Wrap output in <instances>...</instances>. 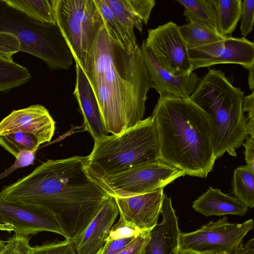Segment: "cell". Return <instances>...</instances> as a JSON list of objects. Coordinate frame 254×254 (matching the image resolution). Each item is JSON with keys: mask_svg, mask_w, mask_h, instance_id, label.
Listing matches in <instances>:
<instances>
[{"mask_svg": "<svg viewBox=\"0 0 254 254\" xmlns=\"http://www.w3.org/2000/svg\"><path fill=\"white\" fill-rule=\"evenodd\" d=\"M192 207L206 217L225 215L242 216L248 210V207L236 197L224 194L220 189L211 186L192 202Z\"/></svg>", "mask_w": 254, "mask_h": 254, "instance_id": "20", "label": "cell"}, {"mask_svg": "<svg viewBox=\"0 0 254 254\" xmlns=\"http://www.w3.org/2000/svg\"><path fill=\"white\" fill-rule=\"evenodd\" d=\"M160 214L162 220L150 231L144 254H177L181 232L171 199L165 193Z\"/></svg>", "mask_w": 254, "mask_h": 254, "instance_id": "17", "label": "cell"}, {"mask_svg": "<svg viewBox=\"0 0 254 254\" xmlns=\"http://www.w3.org/2000/svg\"><path fill=\"white\" fill-rule=\"evenodd\" d=\"M0 145L15 158L14 164L0 174V180L18 168L28 166L34 163L37 151L27 149L9 139L5 135L0 136Z\"/></svg>", "mask_w": 254, "mask_h": 254, "instance_id": "28", "label": "cell"}, {"mask_svg": "<svg viewBox=\"0 0 254 254\" xmlns=\"http://www.w3.org/2000/svg\"><path fill=\"white\" fill-rule=\"evenodd\" d=\"M56 24L81 67L97 35L104 25L94 0H58Z\"/></svg>", "mask_w": 254, "mask_h": 254, "instance_id": "7", "label": "cell"}, {"mask_svg": "<svg viewBox=\"0 0 254 254\" xmlns=\"http://www.w3.org/2000/svg\"><path fill=\"white\" fill-rule=\"evenodd\" d=\"M0 230L28 237L46 231L64 236L54 215L43 207L0 199Z\"/></svg>", "mask_w": 254, "mask_h": 254, "instance_id": "11", "label": "cell"}, {"mask_svg": "<svg viewBox=\"0 0 254 254\" xmlns=\"http://www.w3.org/2000/svg\"><path fill=\"white\" fill-rule=\"evenodd\" d=\"M104 21V25L114 42L128 53L138 46L136 38L132 37L117 18L105 0H94Z\"/></svg>", "mask_w": 254, "mask_h": 254, "instance_id": "21", "label": "cell"}, {"mask_svg": "<svg viewBox=\"0 0 254 254\" xmlns=\"http://www.w3.org/2000/svg\"><path fill=\"white\" fill-rule=\"evenodd\" d=\"M176 1L185 7L183 14L188 23H196L219 33L215 10L208 0H177Z\"/></svg>", "mask_w": 254, "mask_h": 254, "instance_id": "24", "label": "cell"}, {"mask_svg": "<svg viewBox=\"0 0 254 254\" xmlns=\"http://www.w3.org/2000/svg\"><path fill=\"white\" fill-rule=\"evenodd\" d=\"M81 68L108 132L120 134L143 120L152 85L139 46L132 53L126 52L114 42L104 25Z\"/></svg>", "mask_w": 254, "mask_h": 254, "instance_id": "2", "label": "cell"}, {"mask_svg": "<svg viewBox=\"0 0 254 254\" xmlns=\"http://www.w3.org/2000/svg\"><path fill=\"white\" fill-rule=\"evenodd\" d=\"M119 211L111 195L85 229L71 240L76 254H97L103 247Z\"/></svg>", "mask_w": 254, "mask_h": 254, "instance_id": "15", "label": "cell"}, {"mask_svg": "<svg viewBox=\"0 0 254 254\" xmlns=\"http://www.w3.org/2000/svg\"><path fill=\"white\" fill-rule=\"evenodd\" d=\"M139 48L152 88H154L160 95L166 94L190 98L200 79L195 73L192 72L186 75H174L157 63L144 41Z\"/></svg>", "mask_w": 254, "mask_h": 254, "instance_id": "16", "label": "cell"}, {"mask_svg": "<svg viewBox=\"0 0 254 254\" xmlns=\"http://www.w3.org/2000/svg\"><path fill=\"white\" fill-rule=\"evenodd\" d=\"M177 254H218L211 252H199L191 250H184L179 248Z\"/></svg>", "mask_w": 254, "mask_h": 254, "instance_id": "39", "label": "cell"}, {"mask_svg": "<svg viewBox=\"0 0 254 254\" xmlns=\"http://www.w3.org/2000/svg\"><path fill=\"white\" fill-rule=\"evenodd\" d=\"M179 30L188 50L214 43L226 37L205 26L193 22L179 26Z\"/></svg>", "mask_w": 254, "mask_h": 254, "instance_id": "26", "label": "cell"}, {"mask_svg": "<svg viewBox=\"0 0 254 254\" xmlns=\"http://www.w3.org/2000/svg\"><path fill=\"white\" fill-rule=\"evenodd\" d=\"M10 7L40 22L56 24L58 0H3Z\"/></svg>", "mask_w": 254, "mask_h": 254, "instance_id": "22", "label": "cell"}, {"mask_svg": "<svg viewBox=\"0 0 254 254\" xmlns=\"http://www.w3.org/2000/svg\"><path fill=\"white\" fill-rule=\"evenodd\" d=\"M185 175L183 171L158 159L120 174L92 180L112 196H129L164 188Z\"/></svg>", "mask_w": 254, "mask_h": 254, "instance_id": "8", "label": "cell"}, {"mask_svg": "<svg viewBox=\"0 0 254 254\" xmlns=\"http://www.w3.org/2000/svg\"><path fill=\"white\" fill-rule=\"evenodd\" d=\"M254 0H244L241 5L240 31L242 37L246 38L252 32L254 24Z\"/></svg>", "mask_w": 254, "mask_h": 254, "instance_id": "30", "label": "cell"}, {"mask_svg": "<svg viewBox=\"0 0 254 254\" xmlns=\"http://www.w3.org/2000/svg\"><path fill=\"white\" fill-rule=\"evenodd\" d=\"M137 237L117 239L105 243L102 254H117L130 244Z\"/></svg>", "mask_w": 254, "mask_h": 254, "instance_id": "36", "label": "cell"}, {"mask_svg": "<svg viewBox=\"0 0 254 254\" xmlns=\"http://www.w3.org/2000/svg\"><path fill=\"white\" fill-rule=\"evenodd\" d=\"M7 243L6 241H3L1 239H0V254L1 253V252L4 249L6 244Z\"/></svg>", "mask_w": 254, "mask_h": 254, "instance_id": "41", "label": "cell"}, {"mask_svg": "<svg viewBox=\"0 0 254 254\" xmlns=\"http://www.w3.org/2000/svg\"><path fill=\"white\" fill-rule=\"evenodd\" d=\"M243 145L245 147L244 154L246 166L254 171V137H248Z\"/></svg>", "mask_w": 254, "mask_h": 254, "instance_id": "37", "label": "cell"}, {"mask_svg": "<svg viewBox=\"0 0 254 254\" xmlns=\"http://www.w3.org/2000/svg\"><path fill=\"white\" fill-rule=\"evenodd\" d=\"M103 248L100 250V251L97 254H102Z\"/></svg>", "mask_w": 254, "mask_h": 254, "instance_id": "42", "label": "cell"}, {"mask_svg": "<svg viewBox=\"0 0 254 254\" xmlns=\"http://www.w3.org/2000/svg\"><path fill=\"white\" fill-rule=\"evenodd\" d=\"M244 93L234 86L221 70L209 69L199 79L190 99L210 118L212 142L216 159L236 150L248 137L243 109Z\"/></svg>", "mask_w": 254, "mask_h": 254, "instance_id": "4", "label": "cell"}, {"mask_svg": "<svg viewBox=\"0 0 254 254\" xmlns=\"http://www.w3.org/2000/svg\"><path fill=\"white\" fill-rule=\"evenodd\" d=\"M240 254H254V239L249 240L243 246Z\"/></svg>", "mask_w": 254, "mask_h": 254, "instance_id": "38", "label": "cell"}, {"mask_svg": "<svg viewBox=\"0 0 254 254\" xmlns=\"http://www.w3.org/2000/svg\"><path fill=\"white\" fill-rule=\"evenodd\" d=\"M253 229L252 219L242 223H232L223 217L191 232H181L179 248L199 252L240 254L245 237Z\"/></svg>", "mask_w": 254, "mask_h": 254, "instance_id": "9", "label": "cell"}, {"mask_svg": "<svg viewBox=\"0 0 254 254\" xmlns=\"http://www.w3.org/2000/svg\"><path fill=\"white\" fill-rule=\"evenodd\" d=\"M158 159L157 135L150 116L120 134L94 141L91 154L85 156V169L90 179H99Z\"/></svg>", "mask_w": 254, "mask_h": 254, "instance_id": "5", "label": "cell"}, {"mask_svg": "<svg viewBox=\"0 0 254 254\" xmlns=\"http://www.w3.org/2000/svg\"><path fill=\"white\" fill-rule=\"evenodd\" d=\"M243 109L248 112L247 130L248 135L254 137V93L244 97Z\"/></svg>", "mask_w": 254, "mask_h": 254, "instance_id": "35", "label": "cell"}, {"mask_svg": "<svg viewBox=\"0 0 254 254\" xmlns=\"http://www.w3.org/2000/svg\"><path fill=\"white\" fill-rule=\"evenodd\" d=\"M28 70L0 52V92L19 86L31 78Z\"/></svg>", "mask_w": 254, "mask_h": 254, "instance_id": "25", "label": "cell"}, {"mask_svg": "<svg viewBox=\"0 0 254 254\" xmlns=\"http://www.w3.org/2000/svg\"><path fill=\"white\" fill-rule=\"evenodd\" d=\"M159 159L185 175L206 178L216 160L208 115L190 98L160 94L151 115Z\"/></svg>", "mask_w": 254, "mask_h": 254, "instance_id": "3", "label": "cell"}, {"mask_svg": "<svg viewBox=\"0 0 254 254\" xmlns=\"http://www.w3.org/2000/svg\"><path fill=\"white\" fill-rule=\"evenodd\" d=\"M254 66L251 67L249 70L248 75V84L250 89L253 91L254 88Z\"/></svg>", "mask_w": 254, "mask_h": 254, "instance_id": "40", "label": "cell"}, {"mask_svg": "<svg viewBox=\"0 0 254 254\" xmlns=\"http://www.w3.org/2000/svg\"><path fill=\"white\" fill-rule=\"evenodd\" d=\"M0 34L13 36L18 51L43 61L51 69H68L72 54L57 24L34 19L0 0Z\"/></svg>", "mask_w": 254, "mask_h": 254, "instance_id": "6", "label": "cell"}, {"mask_svg": "<svg viewBox=\"0 0 254 254\" xmlns=\"http://www.w3.org/2000/svg\"><path fill=\"white\" fill-rule=\"evenodd\" d=\"M163 188L142 194L113 196L120 219L141 232L151 231L157 224L163 199Z\"/></svg>", "mask_w": 254, "mask_h": 254, "instance_id": "13", "label": "cell"}, {"mask_svg": "<svg viewBox=\"0 0 254 254\" xmlns=\"http://www.w3.org/2000/svg\"><path fill=\"white\" fill-rule=\"evenodd\" d=\"M150 238V231L142 232L130 244L117 254H144Z\"/></svg>", "mask_w": 254, "mask_h": 254, "instance_id": "34", "label": "cell"}, {"mask_svg": "<svg viewBox=\"0 0 254 254\" xmlns=\"http://www.w3.org/2000/svg\"><path fill=\"white\" fill-rule=\"evenodd\" d=\"M157 63L175 75L190 74L192 65L179 26L170 21L148 30L143 41Z\"/></svg>", "mask_w": 254, "mask_h": 254, "instance_id": "10", "label": "cell"}, {"mask_svg": "<svg viewBox=\"0 0 254 254\" xmlns=\"http://www.w3.org/2000/svg\"><path fill=\"white\" fill-rule=\"evenodd\" d=\"M112 12L129 34L136 38L134 28L142 31L155 5L154 0H105Z\"/></svg>", "mask_w": 254, "mask_h": 254, "instance_id": "19", "label": "cell"}, {"mask_svg": "<svg viewBox=\"0 0 254 254\" xmlns=\"http://www.w3.org/2000/svg\"><path fill=\"white\" fill-rule=\"evenodd\" d=\"M85 159L75 156L48 160L29 175L4 186L0 199L48 210L65 239L72 240L92 221L110 195L89 178Z\"/></svg>", "mask_w": 254, "mask_h": 254, "instance_id": "1", "label": "cell"}, {"mask_svg": "<svg viewBox=\"0 0 254 254\" xmlns=\"http://www.w3.org/2000/svg\"><path fill=\"white\" fill-rule=\"evenodd\" d=\"M55 122L49 111L40 104L12 111L0 122V136L17 132L33 134L39 145L51 141Z\"/></svg>", "mask_w": 254, "mask_h": 254, "instance_id": "14", "label": "cell"}, {"mask_svg": "<svg viewBox=\"0 0 254 254\" xmlns=\"http://www.w3.org/2000/svg\"><path fill=\"white\" fill-rule=\"evenodd\" d=\"M30 254H76L71 240L54 241L31 247Z\"/></svg>", "mask_w": 254, "mask_h": 254, "instance_id": "29", "label": "cell"}, {"mask_svg": "<svg viewBox=\"0 0 254 254\" xmlns=\"http://www.w3.org/2000/svg\"><path fill=\"white\" fill-rule=\"evenodd\" d=\"M216 12L219 33L227 36L235 30L241 18V0H208Z\"/></svg>", "mask_w": 254, "mask_h": 254, "instance_id": "23", "label": "cell"}, {"mask_svg": "<svg viewBox=\"0 0 254 254\" xmlns=\"http://www.w3.org/2000/svg\"><path fill=\"white\" fill-rule=\"evenodd\" d=\"M30 237L14 235L8 241L0 254H30Z\"/></svg>", "mask_w": 254, "mask_h": 254, "instance_id": "31", "label": "cell"}, {"mask_svg": "<svg viewBox=\"0 0 254 254\" xmlns=\"http://www.w3.org/2000/svg\"><path fill=\"white\" fill-rule=\"evenodd\" d=\"M194 70L218 64H237L249 69L254 66V44L246 38L227 36L214 43L188 50Z\"/></svg>", "mask_w": 254, "mask_h": 254, "instance_id": "12", "label": "cell"}, {"mask_svg": "<svg viewBox=\"0 0 254 254\" xmlns=\"http://www.w3.org/2000/svg\"><path fill=\"white\" fill-rule=\"evenodd\" d=\"M142 232L139 230L126 224L119 219L118 222L112 227L105 243L117 239L137 237Z\"/></svg>", "mask_w": 254, "mask_h": 254, "instance_id": "32", "label": "cell"}, {"mask_svg": "<svg viewBox=\"0 0 254 254\" xmlns=\"http://www.w3.org/2000/svg\"><path fill=\"white\" fill-rule=\"evenodd\" d=\"M74 94L84 119L85 129L94 141L108 136L98 104L90 83L81 67L75 63Z\"/></svg>", "mask_w": 254, "mask_h": 254, "instance_id": "18", "label": "cell"}, {"mask_svg": "<svg viewBox=\"0 0 254 254\" xmlns=\"http://www.w3.org/2000/svg\"><path fill=\"white\" fill-rule=\"evenodd\" d=\"M5 136L17 144L31 151H37L40 146L35 136L30 133L17 132Z\"/></svg>", "mask_w": 254, "mask_h": 254, "instance_id": "33", "label": "cell"}, {"mask_svg": "<svg viewBox=\"0 0 254 254\" xmlns=\"http://www.w3.org/2000/svg\"><path fill=\"white\" fill-rule=\"evenodd\" d=\"M233 193L248 208L254 206V171L247 166L237 168L232 181Z\"/></svg>", "mask_w": 254, "mask_h": 254, "instance_id": "27", "label": "cell"}]
</instances>
